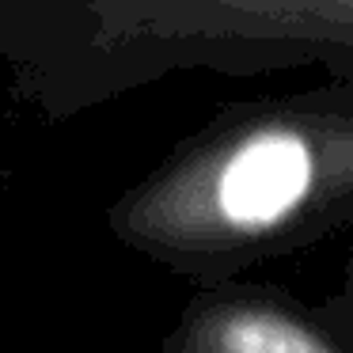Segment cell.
<instances>
[{
	"mask_svg": "<svg viewBox=\"0 0 353 353\" xmlns=\"http://www.w3.org/2000/svg\"><path fill=\"white\" fill-rule=\"evenodd\" d=\"M216 353H330L323 342L277 315H232L213 338Z\"/></svg>",
	"mask_w": 353,
	"mask_h": 353,
	"instance_id": "7a4b0ae2",
	"label": "cell"
},
{
	"mask_svg": "<svg viewBox=\"0 0 353 353\" xmlns=\"http://www.w3.org/2000/svg\"><path fill=\"white\" fill-rule=\"evenodd\" d=\"M307 152L296 137L270 133L236 152L221 179V205L239 224H262L281 216L307 186Z\"/></svg>",
	"mask_w": 353,
	"mask_h": 353,
	"instance_id": "6da1fadb",
	"label": "cell"
}]
</instances>
